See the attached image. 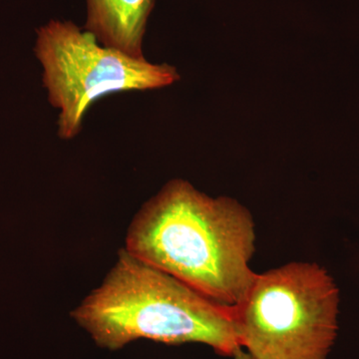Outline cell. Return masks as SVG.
<instances>
[{
    "label": "cell",
    "instance_id": "cell-5",
    "mask_svg": "<svg viewBox=\"0 0 359 359\" xmlns=\"http://www.w3.org/2000/svg\"><path fill=\"white\" fill-rule=\"evenodd\" d=\"M155 0H86L84 29L101 44L142 57Z\"/></svg>",
    "mask_w": 359,
    "mask_h": 359
},
{
    "label": "cell",
    "instance_id": "cell-3",
    "mask_svg": "<svg viewBox=\"0 0 359 359\" xmlns=\"http://www.w3.org/2000/svg\"><path fill=\"white\" fill-rule=\"evenodd\" d=\"M339 289L316 264L256 276L235 309L241 346L255 359H327L337 334Z\"/></svg>",
    "mask_w": 359,
    "mask_h": 359
},
{
    "label": "cell",
    "instance_id": "cell-4",
    "mask_svg": "<svg viewBox=\"0 0 359 359\" xmlns=\"http://www.w3.org/2000/svg\"><path fill=\"white\" fill-rule=\"evenodd\" d=\"M36 33L35 55L43 68L49 102L59 110L63 140L79 135L85 115L102 97L164 88L180 78L173 66L105 46L72 21L50 20Z\"/></svg>",
    "mask_w": 359,
    "mask_h": 359
},
{
    "label": "cell",
    "instance_id": "cell-2",
    "mask_svg": "<svg viewBox=\"0 0 359 359\" xmlns=\"http://www.w3.org/2000/svg\"><path fill=\"white\" fill-rule=\"evenodd\" d=\"M71 316L97 346L109 351L141 339L204 344L226 356L242 349L235 309L211 301L125 250L102 285Z\"/></svg>",
    "mask_w": 359,
    "mask_h": 359
},
{
    "label": "cell",
    "instance_id": "cell-1",
    "mask_svg": "<svg viewBox=\"0 0 359 359\" xmlns=\"http://www.w3.org/2000/svg\"><path fill=\"white\" fill-rule=\"evenodd\" d=\"M255 241L254 221L244 205L174 180L135 217L125 250L211 301L236 309L257 276L250 268Z\"/></svg>",
    "mask_w": 359,
    "mask_h": 359
},
{
    "label": "cell",
    "instance_id": "cell-6",
    "mask_svg": "<svg viewBox=\"0 0 359 359\" xmlns=\"http://www.w3.org/2000/svg\"><path fill=\"white\" fill-rule=\"evenodd\" d=\"M233 358H235V359H255L250 354L244 353L242 349L238 351V353L233 355Z\"/></svg>",
    "mask_w": 359,
    "mask_h": 359
}]
</instances>
